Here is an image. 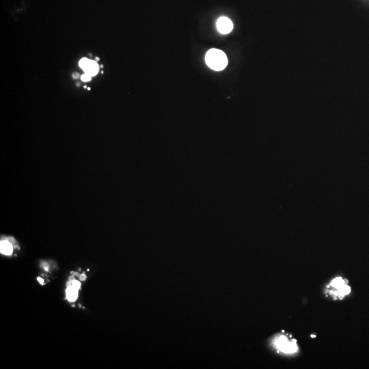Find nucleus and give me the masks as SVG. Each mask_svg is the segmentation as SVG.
I'll use <instances>...</instances> for the list:
<instances>
[{"mask_svg":"<svg viewBox=\"0 0 369 369\" xmlns=\"http://www.w3.org/2000/svg\"><path fill=\"white\" fill-rule=\"evenodd\" d=\"M205 61L211 69L220 71L228 65V58L222 51L217 49L208 50L205 55Z\"/></svg>","mask_w":369,"mask_h":369,"instance_id":"nucleus-1","label":"nucleus"},{"mask_svg":"<svg viewBox=\"0 0 369 369\" xmlns=\"http://www.w3.org/2000/svg\"><path fill=\"white\" fill-rule=\"evenodd\" d=\"M329 294L335 299H342L345 295L350 293L351 288L347 282L341 277L334 278L327 286Z\"/></svg>","mask_w":369,"mask_h":369,"instance_id":"nucleus-2","label":"nucleus"},{"mask_svg":"<svg viewBox=\"0 0 369 369\" xmlns=\"http://www.w3.org/2000/svg\"><path fill=\"white\" fill-rule=\"evenodd\" d=\"M274 346L281 352L286 354L294 353L297 351V345L295 339H290L284 335H280L275 338L274 341Z\"/></svg>","mask_w":369,"mask_h":369,"instance_id":"nucleus-3","label":"nucleus"},{"mask_svg":"<svg viewBox=\"0 0 369 369\" xmlns=\"http://www.w3.org/2000/svg\"><path fill=\"white\" fill-rule=\"evenodd\" d=\"M216 26H217L218 31L223 34H228L233 29V22L231 21L230 19L225 17H220L217 20Z\"/></svg>","mask_w":369,"mask_h":369,"instance_id":"nucleus-4","label":"nucleus"},{"mask_svg":"<svg viewBox=\"0 0 369 369\" xmlns=\"http://www.w3.org/2000/svg\"><path fill=\"white\" fill-rule=\"evenodd\" d=\"M0 251L5 255H11L13 252V246L9 241H2L0 243Z\"/></svg>","mask_w":369,"mask_h":369,"instance_id":"nucleus-5","label":"nucleus"},{"mask_svg":"<svg viewBox=\"0 0 369 369\" xmlns=\"http://www.w3.org/2000/svg\"><path fill=\"white\" fill-rule=\"evenodd\" d=\"M66 294L68 301L70 302H75L78 297V289L74 288L73 286H69L66 290Z\"/></svg>","mask_w":369,"mask_h":369,"instance_id":"nucleus-6","label":"nucleus"},{"mask_svg":"<svg viewBox=\"0 0 369 369\" xmlns=\"http://www.w3.org/2000/svg\"><path fill=\"white\" fill-rule=\"evenodd\" d=\"M71 286H73L74 288L77 289L78 290H80V287H81V283L80 282H79L77 280H73V282H71Z\"/></svg>","mask_w":369,"mask_h":369,"instance_id":"nucleus-7","label":"nucleus"},{"mask_svg":"<svg viewBox=\"0 0 369 369\" xmlns=\"http://www.w3.org/2000/svg\"><path fill=\"white\" fill-rule=\"evenodd\" d=\"M81 80H82L83 81H85V82H86V81H90L91 76L90 75H88V74L86 73L84 74V75H83L82 76H81Z\"/></svg>","mask_w":369,"mask_h":369,"instance_id":"nucleus-8","label":"nucleus"},{"mask_svg":"<svg viewBox=\"0 0 369 369\" xmlns=\"http://www.w3.org/2000/svg\"><path fill=\"white\" fill-rule=\"evenodd\" d=\"M86 278H87V277H86V276L85 274H81V276H80V279L81 280V281H84L86 279Z\"/></svg>","mask_w":369,"mask_h":369,"instance_id":"nucleus-9","label":"nucleus"},{"mask_svg":"<svg viewBox=\"0 0 369 369\" xmlns=\"http://www.w3.org/2000/svg\"><path fill=\"white\" fill-rule=\"evenodd\" d=\"M37 280H38V281H39V282H40V284H41V285H42L43 284H44V280H43V279H42V278H40V277H39V278H37Z\"/></svg>","mask_w":369,"mask_h":369,"instance_id":"nucleus-10","label":"nucleus"},{"mask_svg":"<svg viewBox=\"0 0 369 369\" xmlns=\"http://www.w3.org/2000/svg\"><path fill=\"white\" fill-rule=\"evenodd\" d=\"M73 280H75V277H74V276H71V277H70V278H69V281H70V282H73Z\"/></svg>","mask_w":369,"mask_h":369,"instance_id":"nucleus-11","label":"nucleus"},{"mask_svg":"<svg viewBox=\"0 0 369 369\" xmlns=\"http://www.w3.org/2000/svg\"><path fill=\"white\" fill-rule=\"evenodd\" d=\"M43 267H45V270H47V271L48 270V265L46 266V265H45V264H43Z\"/></svg>","mask_w":369,"mask_h":369,"instance_id":"nucleus-12","label":"nucleus"},{"mask_svg":"<svg viewBox=\"0 0 369 369\" xmlns=\"http://www.w3.org/2000/svg\"><path fill=\"white\" fill-rule=\"evenodd\" d=\"M73 77H78V74L77 73H75L73 75Z\"/></svg>","mask_w":369,"mask_h":369,"instance_id":"nucleus-13","label":"nucleus"},{"mask_svg":"<svg viewBox=\"0 0 369 369\" xmlns=\"http://www.w3.org/2000/svg\"><path fill=\"white\" fill-rule=\"evenodd\" d=\"M96 60H99V58H96Z\"/></svg>","mask_w":369,"mask_h":369,"instance_id":"nucleus-14","label":"nucleus"}]
</instances>
